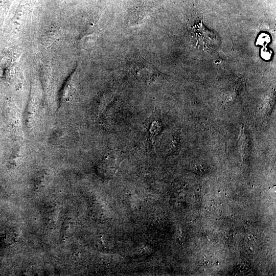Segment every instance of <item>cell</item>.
<instances>
[{"label":"cell","mask_w":276,"mask_h":276,"mask_svg":"<svg viewBox=\"0 0 276 276\" xmlns=\"http://www.w3.org/2000/svg\"><path fill=\"white\" fill-rule=\"evenodd\" d=\"M188 33L192 43L197 48L209 50L217 45L218 37L203 25L201 19L197 18L188 25Z\"/></svg>","instance_id":"1"},{"label":"cell","mask_w":276,"mask_h":276,"mask_svg":"<svg viewBox=\"0 0 276 276\" xmlns=\"http://www.w3.org/2000/svg\"><path fill=\"white\" fill-rule=\"evenodd\" d=\"M124 66L125 68L129 71L137 80L142 73L144 76L146 74L150 83L162 74L143 57L137 55L127 58Z\"/></svg>","instance_id":"2"},{"label":"cell","mask_w":276,"mask_h":276,"mask_svg":"<svg viewBox=\"0 0 276 276\" xmlns=\"http://www.w3.org/2000/svg\"><path fill=\"white\" fill-rule=\"evenodd\" d=\"M146 126L149 137L153 144L155 137L160 133L162 128L159 109H156L152 115L146 120Z\"/></svg>","instance_id":"3"},{"label":"cell","mask_w":276,"mask_h":276,"mask_svg":"<svg viewBox=\"0 0 276 276\" xmlns=\"http://www.w3.org/2000/svg\"><path fill=\"white\" fill-rule=\"evenodd\" d=\"M40 78L44 88L48 87L51 79V68L48 64H44L40 67Z\"/></svg>","instance_id":"4"}]
</instances>
